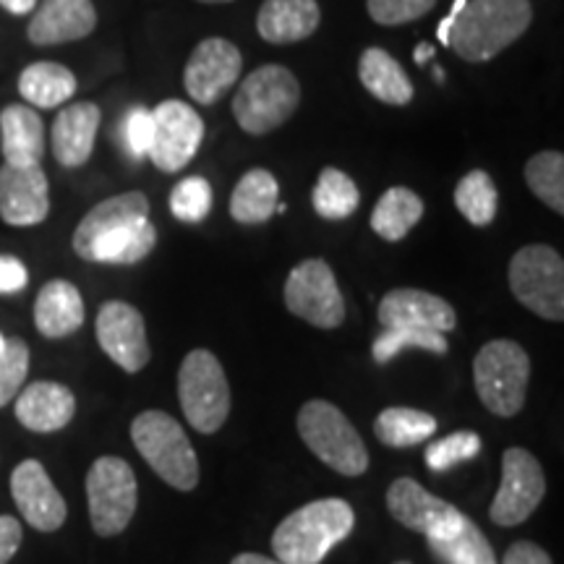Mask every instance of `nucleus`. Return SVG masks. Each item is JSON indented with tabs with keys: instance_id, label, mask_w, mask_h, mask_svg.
I'll return each mask as SVG.
<instances>
[{
	"instance_id": "obj_36",
	"label": "nucleus",
	"mask_w": 564,
	"mask_h": 564,
	"mask_svg": "<svg viewBox=\"0 0 564 564\" xmlns=\"http://www.w3.org/2000/svg\"><path fill=\"white\" fill-rule=\"evenodd\" d=\"M405 348H421L429 352H436V356H444L449 350L447 337L442 333H434V329H413V327H384V333L377 337L371 345L373 361L387 364L392 361L398 352Z\"/></svg>"
},
{
	"instance_id": "obj_5",
	"label": "nucleus",
	"mask_w": 564,
	"mask_h": 564,
	"mask_svg": "<svg viewBox=\"0 0 564 564\" xmlns=\"http://www.w3.org/2000/svg\"><path fill=\"white\" fill-rule=\"evenodd\" d=\"M474 382L486 411L499 419H512L525 405L531 358L514 340L486 343L474 361Z\"/></svg>"
},
{
	"instance_id": "obj_15",
	"label": "nucleus",
	"mask_w": 564,
	"mask_h": 564,
	"mask_svg": "<svg viewBox=\"0 0 564 564\" xmlns=\"http://www.w3.org/2000/svg\"><path fill=\"white\" fill-rule=\"evenodd\" d=\"M11 494L21 518H24L34 531L53 533L66 523V499H63L61 491L55 489L45 465L40 460H24L13 468Z\"/></svg>"
},
{
	"instance_id": "obj_46",
	"label": "nucleus",
	"mask_w": 564,
	"mask_h": 564,
	"mask_svg": "<svg viewBox=\"0 0 564 564\" xmlns=\"http://www.w3.org/2000/svg\"><path fill=\"white\" fill-rule=\"evenodd\" d=\"M0 6L13 17H26V13L37 9V0H0Z\"/></svg>"
},
{
	"instance_id": "obj_22",
	"label": "nucleus",
	"mask_w": 564,
	"mask_h": 564,
	"mask_svg": "<svg viewBox=\"0 0 564 564\" xmlns=\"http://www.w3.org/2000/svg\"><path fill=\"white\" fill-rule=\"evenodd\" d=\"M76 413V398L61 382H32L17 394V419L34 434L66 429Z\"/></svg>"
},
{
	"instance_id": "obj_9",
	"label": "nucleus",
	"mask_w": 564,
	"mask_h": 564,
	"mask_svg": "<svg viewBox=\"0 0 564 564\" xmlns=\"http://www.w3.org/2000/svg\"><path fill=\"white\" fill-rule=\"evenodd\" d=\"M89 520L97 535L123 533L139 502V484L131 465L121 457H97L87 474Z\"/></svg>"
},
{
	"instance_id": "obj_21",
	"label": "nucleus",
	"mask_w": 564,
	"mask_h": 564,
	"mask_svg": "<svg viewBox=\"0 0 564 564\" xmlns=\"http://www.w3.org/2000/svg\"><path fill=\"white\" fill-rule=\"evenodd\" d=\"M102 112L95 102H74L58 112L53 123V158L63 167H82L95 152Z\"/></svg>"
},
{
	"instance_id": "obj_27",
	"label": "nucleus",
	"mask_w": 564,
	"mask_h": 564,
	"mask_svg": "<svg viewBox=\"0 0 564 564\" xmlns=\"http://www.w3.org/2000/svg\"><path fill=\"white\" fill-rule=\"evenodd\" d=\"M76 91L74 70L61 66V63L40 61L21 70L19 95L34 108L53 110L68 102Z\"/></svg>"
},
{
	"instance_id": "obj_8",
	"label": "nucleus",
	"mask_w": 564,
	"mask_h": 564,
	"mask_svg": "<svg viewBox=\"0 0 564 564\" xmlns=\"http://www.w3.org/2000/svg\"><path fill=\"white\" fill-rule=\"evenodd\" d=\"M510 288L528 312L549 322L564 319V262L546 243L523 246L510 262Z\"/></svg>"
},
{
	"instance_id": "obj_1",
	"label": "nucleus",
	"mask_w": 564,
	"mask_h": 564,
	"mask_svg": "<svg viewBox=\"0 0 564 564\" xmlns=\"http://www.w3.org/2000/svg\"><path fill=\"white\" fill-rule=\"evenodd\" d=\"M531 21V0H468L447 34V47L463 61L486 63L523 37Z\"/></svg>"
},
{
	"instance_id": "obj_42",
	"label": "nucleus",
	"mask_w": 564,
	"mask_h": 564,
	"mask_svg": "<svg viewBox=\"0 0 564 564\" xmlns=\"http://www.w3.org/2000/svg\"><path fill=\"white\" fill-rule=\"evenodd\" d=\"M26 282H30V272H26V267L21 264L17 257L0 253V295L24 291Z\"/></svg>"
},
{
	"instance_id": "obj_26",
	"label": "nucleus",
	"mask_w": 564,
	"mask_h": 564,
	"mask_svg": "<svg viewBox=\"0 0 564 564\" xmlns=\"http://www.w3.org/2000/svg\"><path fill=\"white\" fill-rule=\"evenodd\" d=\"M358 79H361L364 89L377 97L379 102L394 105L403 108L413 100V82L390 53L382 47H369L361 53L358 61Z\"/></svg>"
},
{
	"instance_id": "obj_40",
	"label": "nucleus",
	"mask_w": 564,
	"mask_h": 564,
	"mask_svg": "<svg viewBox=\"0 0 564 564\" xmlns=\"http://www.w3.org/2000/svg\"><path fill=\"white\" fill-rule=\"evenodd\" d=\"M436 6V0H366L369 17L382 26H400L423 19Z\"/></svg>"
},
{
	"instance_id": "obj_39",
	"label": "nucleus",
	"mask_w": 564,
	"mask_h": 564,
	"mask_svg": "<svg viewBox=\"0 0 564 564\" xmlns=\"http://www.w3.org/2000/svg\"><path fill=\"white\" fill-rule=\"evenodd\" d=\"M26 373H30V345L21 337H11L0 352V408L9 405L21 392Z\"/></svg>"
},
{
	"instance_id": "obj_14",
	"label": "nucleus",
	"mask_w": 564,
	"mask_h": 564,
	"mask_svg": "<svg viewBox=\"0 0 564 564\" xmlns=\"http://www.w3.org/2000/svg\"><path fill=\"white\" fill-rule=\"evenodd\" d=\"M97 343L112 364L126 373H137L150 364L152 350L147 340L144 316L126 301H108L97 312Z\"/></svg>"
},
{
	"instance_id": "obj_33",
	"label": "nucleus",
	"mask_w": 564,
	"mask_h": 564,
	"mask_svg": "<svg viewBox=\"0 0 564 564\" xmlns=\"http://www.w3.org/2000/svg\"><path fill=\"white\" fill-rule=\"evenodd\" d=\"M312 202L316 215L324 220H345L361 204V192L348 173L337 171V167H324L316 178Z\"/></svg>"
},
{
	"instance_id": "obj_18",
	"label": "nucleus",
	"mask_w": 564,
	"mask_h": 564,
	"mask_svg": "<svg viewBox=\"0 0 564 564\" xmlns=\"http://www.w3.org/2000/svg\"><path fill=\"white\" fill-rule=\"evenodd\" d=\"M379 324L382 327H413L434 329V333H453L457 314L453 303L440 295L419 291V288H394L379 301Z\"/></svg>"
},
{
	"instance_id": "obj_11",
	"label": "nucleus",
	"mask_w": 564,
	"mask_h": 564,
	"mask_svg": "<svg viewBox=\"0 0 564 564\" xmlns=\"http://www.w3.org/2000/svg\"><path fill=\"white\" fill-rule=\"evenodd\" d=\"M546 494V476L541 463L523 447H510L502 455V484L489 507L491 523L520 525L539 510Z\"/></svg>"
},
{
	"instance_id": "obj_47",
	"label": "nucleus",
	"mask_w": 564,
	"mask_h": 564,
	"mask_svg": "<svg viewBox=\"0 0 564 564\" xmlns=\"http://www.w3.org/2000/svg\"><path fill=\"white\" fill-rule=\"evenodd\" d=\"M230 564H282L280 560H270V556L264 554H253V552H246V554H238L232 556Z\"/></svg>"
},
{
	"instance_id": "obj_3",
	"label": "nucleus",
	"mask_w": 564,
	"mask_h": 564,
	"mask_svg": "<svg viewBox=\"0 0 564 564\" xmlns=\"http://www.w3.org/2000/svg\"><path fill=\"white\" fill-rule=\"evenodd\" d=\"M131 440L139 455L162 481L178 491L199 484V457L178 421L165 411H144L131 423Z\"/></svg>"
},
{
	"instance_id": "obj_12",
	"label": "nucleus",
	"mask_w": 564,
	"mask_h": 564,
	"mask_svg": "<svg viewBox=\"0 0 564 564\" xmlns=\"http://www.w3.org/2000/svg\"><path fill=\"white\" fill-rule=\"evenodd\" d=\"M154 139L147 158L162 173H178L204 141V121L188 102L165 100L152 110Z\"/></svg>"
},
{
	"instance_id": "obj_20",
	"label": "nucleus",
	"mask_w": 564,
	"mask_h": 564,
	"mask_svg": "<svg viewBox=\"0 0 564 564\" xmlns=\"http://www.w3.org/2000/svg\"><path fill=\"white\" fill-rule=\"evenodd\" d=\"M150 220V199L141 192H126L118 196H110L91 207L87 215L82 217L79 228L74 232V246L76 257H87V251L95 246L100 238L110 236V232L129 228L133 223Z\"/></svg>"
},
{
	"instance_id": "obj_6",
	"label": "nucleus",
	"mask_w": 564,
	"mask_h": 564,
	"mask_svg": "<svg viewBox=\"0 0 564 564\" xmlns=\"http://www.w3.org/2000/svg\"><path fill=\"white\" fill-rule=\"evenodd\" d=\"M299 434L303 444L340 476H364L369 468V453L361 434L345 419L340 408L327 400H308L301 408Z\"/></svg>"
},
{
	"instance_id": "obj_7",
	"label": "nucleus",
	"mask_w": 564,
	"mask_h": 564,
	"mask_svg": "<svg viewBox=\"0 0 564 564\" xmlns=\"http://www.w3.org/2000/svg\"><path fill=\"white\" fill-rule=\"evenodd\" d=\"M183 415L199 434L220 432L230 413V387L215 352L196 348L183 358L178 371Z\"/></svg>"
},
{
	"instance_id": "obj_38",
	"label": "nucleus",
	"mask_w": 564,
	"mask_h": 564,
	"mask_svg": "<svg viewBox=\"0 0 564 564\" xmlns=\"http://www.w3.org/2000/svg\"><path fill=\"white\" fill-rule=\"evenodd\" d=\"M481 453V436L474 432H455L444 440H436L426 447V468L444 474L457 463L474 460Z\"/></svg>"
},
{
	"instance_id": "obj_34",
	"label": "nucleus",
	"mask_w": 564,
	"mask_h": 564,
	"mask_svg": "<svg viewBox=\"0 0 564 564\" xmlns=\"http://www.w3.org/2000/svg\"><path fill=\"white\" fill-rule=\"evenodd\" d=\"M497 183L486 171H470L455 186V207L476 228H486L497 217Z\"/></svg>"
},
{
	"instance_id": "obj_10",
	"label": "nucleus",
	"mask_w": 564,
	"mask_h": 564,
	"mask_svg": "<svg viewBox=\"0 0 564 564\" xmlns=\"http://www.w3.org/2000/svg\"><path fill=\"white\" fill-rule=\"evenodd\" d=\"M285 306L299 319L319 329H335L345 322V301L337 278L324 259L295 264L285 282Z\"/></svg>"
},
{
	"instance_id": "obj_19",
	"label": "nucleus",
	"mask_w": 564,
	"mask_h": 564,
	"mask_svg": "<svg viewBox=\"0 0 564 564\" xmlns=\"http://www.w3.org/2000/svg\"><path fill=\"white\" fill-rule=\"evenodd\" d=\"M97 26V11L91 0H42L30 21L32 45L51 47L63 42L89 37Z\"/></svg>"
},
{
	"instance_id": "obj_24",
	"label": "nucleus",
	"mask_w": 564,
	"mask_h": 564,
	"mask_svg": "<svg viewBox=\"0 0 564 564\" xmlns=\"http://www.w3.org/2000/svg\"><path fill=\"white\" fill-rule=\"evenodd\" d=\"M0 150L13 167H37L45 158V126L30 105H9L0 112Z\"/></svg>"
},
{
	"instance_id": "obj_32",
	"label": "nucleus",
	"mask_w": 564,
	"mask_h": 564,
	"mask_svg": "<svg viewBox=\"0 0 564 564\" xmlns=\"http://www.w3.org/2000/svg\"><path fill=\"white\" fill-rule=\"evenodd\" d=\"M434 432V415L415 411V408H387L373 421V434L387 447H411V444L426 442Z\"/></svg>"
},
{
	"instance_id": "obj_48",
	"label": "nucleus",
	"mask_w": 564,
	"mask_h": 564,
	"mask_svg": "<svg viewBox=\"0 0 564 564\" xmlns=\"http://www.w3.org/2000/svg\"><path fill=\"white\" fill-rule=\"evenodd\" d=\"M429 58H434V47L429 45V42H421V45L415 47V63L423 66V63H426Z\"/></svg>"
},
{
	"instance_id": "obj_29",
	"label": "nucleus",
	"mask_w": 564,
	"mask_h": 564,
	"mask_svg": "<svg viewBox=\"0 0 564 564\" xmlns=\"http://www.w3.org/2000/svg\"><path fill=\"white\" fill-rule=\"evenodd\" d=\"M423 217V199L411 188L392 186L379 196L371 212V230L384 241L398 243L411 232Z\"/></svg>"
},
{
	"instance_id": "obj_17",
	"label": "nucleus",
	"mask_w": 564,
	"mask_h": 564,
	"mask_svg": "<svg viewBox=\"0 0 564 564\" xmlns=\"http://www.w3.org/2000/svg\"><path fill=\"white\" fill-rule=\"evenodd\" d=\"M51 215V183L42 167H0V220L32 228Z\"/></svg>"
},
{
	"instance_id": "obj_45",
	"label": "nucleus",
	"mask_w": 564,
	"mask_h": 564,
	"mask_svg": "<svg viewBox=\"0 0 564 564\" xmlns=\"http://www.w3.org/2000/svg\"><path fill=\"white\" fill-rule=\"evenodd\" d=\"M465 3H468V0H455V3H453V9H449L447 17L442 19L440 30H436V37H440L442 45H447V34H449V30H453L455 19L460 17V11H463V6H465Z\"/></svg>"
},
{
	"instance_id": "obj_37",
	"label": "nucleus",
	"mask_w": 564,
	"mask_h": 564,
	"mask_svg": "<svg viewBox=\"0 0 564 564\" xmlns=\"http://www.w3.org/2000/svg\"><path fill=\"white\" fill-rule=\"evenodd\" d=\"M212 209V186L207 178L192 175V178H183L171 194V212L175 220L196 225L209 215Z\"/></svg>"
},
{
	"instance_id": "obj_41",
	"label": "nucleus",
	"mask_w": 564,
	"mask_h": 564,
	"mask_svg": "<svg viewBox=\"0 0 564 564\" xmlns=\"http://www.w3.org/2000/svg\"><path fill=\"white\" fill-rule=\"evenodd\" d=\"M121 139H123L126 152H129L133 160L147 158V154H150L152 139H154L152 110L131 108L129 112H126L123 126H121Z\"/></svg>"
},
{
	"instance_id": "obj_31",
	"label": "nucleus",
	"mask_w": 564,
	"mask_h": 564,
	"mask_svg": "<svg viewBox=\"0 0 564 564\" xmlns=\"http://www.w3.org/2000/svg\"><path fill=\"white\" fill-rule=\"evenodd\" d=\"M158 243V228L150 220L133 223L129 228H121L110 236L97 241L84 257V262L91 264H137L147 259Z\"/></svg>"
},
{
	"instance_id": "obj_51",
	"label": "nucleus",
	"mask_w": 564,
	"mask_h": 564,
	"mask_svg": "<svg viewBox=\"0 0 564 564\" xmlns=\"http://www.w3.org/2000/svg\"><path fill=\"white\" fill-rule=\"evenodd\" d=\"M398 564H411V562H398Z\"/></svg>"
},
{
	"instance_id": "obj_2",
	"label": "nucleus",
	"mask_w": 564,
	"mask_h": 564,
	"mask_svg": "<svg viewBox=\"0 0 564 564\" xmlns=\"http://www.w3.org/2000/svg\"><path fill=\"white\" fill-rule=\"evenodd\" d=\"M356 512L345 499H316L288 514L272 533L274 560L282 564H322L348 539Z\"/></svg>"
},
{
	"instance_id": "obj_23",
	"label": "nucleus",
	"mask_w": 564,
	"mask_h": 564,
	"mask_svg": "<svg viewBox=\"0 0 564 564\" xmlns=\"http://www.w3.org/2000/svg\"><path fill=\"white\" fill-rule=\"evenodd\" d=\"M322 11L316 0H264L257 17L259 37L272 45H293L319 30Z\"/></svg>"
},
{
	"instance_id": "obj_16",
	"label": "nucleus",
	"mask_w": 564,
	"mask_h": 564,
	"mask_svg": "<svg viewBox=\"0 0 564 564\" xmlns=\"http://www.w3.org/2000/svg\"><path fill=\"white\" fill-rule=\"evenodd\" d=\"M387 510L400 525L426 535V539L447 533L463 518V512L455 505L429 494L413 478H398L387 489Z\"/></svg>"
},
{
	"instance_id": "obj_25",
	"label": "nucleus",
	"mask_w": 564,
	"mask_h": 564,
	"mask_svg": "<svg viewBox=\"0 0 564 564\" xmlns=\"http://www.w3.org/2000/svg\"><path fill=\"white\" fill-rule=\"evenodd\" d=\"M34 324L42 337L61 340L84 324V301L79 288L68 280H51L34 301Z\"/></svg>"
},
{
	"instance_id": "obj_35",
	"label": "nucleus",
	"mask_w": 564,
	"mask_h": 564,
	"mask_svg": "<svg viewBox=\"0 0 564 564\" xmlns=\"http://www.w3.org/2000/svg\"><path fill=\"white\" fill-rule=\"evenodd\" d=\"M525 183L528 188L554 209L556 215H564V154L546 150L533 154L525 162Z\"/></svg>"
},
{
	"instance_id": "obj_50",
	"label": "nucleus",
	"mask_w": 564,
	"mask_h": 564,
	"mask_svg": "<svg viewBox=\"0 0 564 564\" xmlns=\"http://www.w3.org/2000/svg\"><path fill=\"white\" fill-rule=\"evenodd\" d=\"M3 348H6V337L0 335V352H3Z\"/></svg>"
},
{
	"instance_id": "obj_43",
	"label": "nucleus",
	"mask_w": 564,
	"mask_h": 564,
	"mask_svg": "<svg viewBox=\"0 0 564 564\" xmlns=\"http://www.w3.org/2000/svg\"><path fill=\"white\" fill-rule=\"evenodd\" d=\"M21 523L11 514H0V564H9L21 546Z\"/></svg>"
},
{
	"instance_id": "obj_44",
	"label": "nucleus",
	"mask_w": 564,
	"mask_h": 564,
	"mask_svg": "<svg viewBox=\"0 0 564 564\" xmlns=\"http://www.w3.org/2000/svg\"><path fill=\"white\" fill-rule=\"evenodd\" d=\"M502 564H554V562L539 544H531V541H514V544L507 549Z\"/></svg>"
},
{
	"instance_id": "obj_13",
	"label": "nucleus",
	"mask_w": 564,
	"mask_h": 564,
	"mask_svg": "<svg viewBox=\"0 0 564 564\" xmlns=\"http://www.w3.org/2000/svg\"><path fill=\"white\" fill-rule=\"evenodd\" d=\"M241 51L225 37H207L194 47L183 68V87L199 105H215L241 79Z\"/></svg>"
},
{
	"instance_id": "obj_28",
	"label": "nucleus",
	"mask_w": 564,
	"mask_h": 564,
	"mask_svg": "<svg viewBox=\"0 0 564 564\" xmlns=\"http://www.w3.org/2000/svg\"><path fill=\"white\" fill-rule=\"evenodd\" d=\"M278 178L264 167H253L238 181L230 196V215L241 225H262L278 212Z\"/></svg>"
},
{
	"instance_id": "obj_4",
	"label": "nucleus",
	"mask_w": 564,
	"mask_h": 564,
	"mask_svg": "<svg viewBox=\"0 0 564 564\" xmlns=\"http://www.w3.org/2000/svg\"><path fill=\"white\" fill-rule=\"evenodd\" d=\"M301 105V84L291 68L262 66L251 70L232 97V116L251 137H264L293 118Z\"/></svg>"
},
{
	"instance_id": "obj_49",
	"label": "nucleus",
	"mask_w": 564,
	"mask_h": 564,
	"mask_svg": "<svg viewBox=\"0 0 564 564\" xmlns=\"http://www.w3.org/2000/svg\"><path fill=\"white\" fill-rule=\"evenodd\" d=\"M199 3H230V0H199Z\"/></svg>"
},
{
	"instance_id": "obj_30",
	"label": "nucleus",
	"mask_w": 564,
	"mask_h": 564,
	"mask_svg": "<svg viewBox=\"0 0 564 564\" xmlns=\"http://www.w3.org/2000/svg\"><path fill=\"white\" fill-rule=\"evenodd\" d=\"M432 554L442 564H497V554L468 514H463L447 533L426 539Z\"/></svg>"
}]
</instances>
